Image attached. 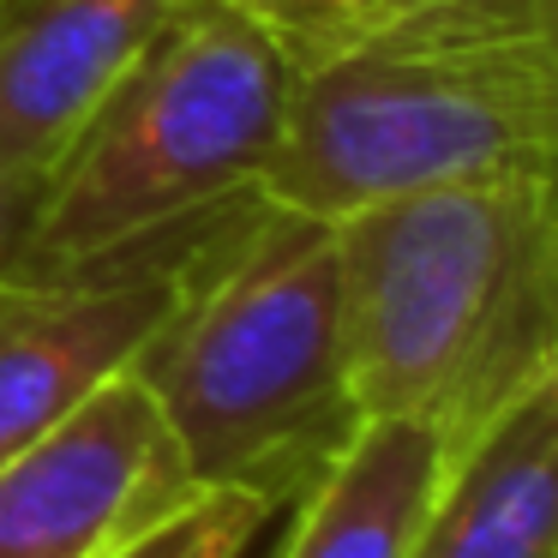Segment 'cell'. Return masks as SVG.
I'll use <instances>...</instances> for the list:
<instances>
[{
    "label": "cell",
    "mask_w": 558,
    "mask_h": 558,
    "mask_svg": "<svg viewBox=\"0 0 558 558\" xmlns=\"http://www.w3.org/2000/svg\"><path fill=\"white\" fill-rule=\"evenodd\" d=\"M361 421L433 426L462 462L558 378L553 174L462 181L337 222Z\"/></svg>",
    "instance_id": "6da1fadb"
},
{
    "label": "cell",
    "mask_w": 558,
    "mask_h": 558,
    "mask_svg": "<svg viewBox=\"0 0 558 558\" xmlns=\"http://www.w3.org/2000/svg\"><path fill=\"white\" fill-rule=\"evenodd\" d=\"M126 373L150 390L205 493L294 505L361 433L337 222L241 198L186 258Z\"/></svg>",
    "instance_id": "7a4b0ae2"
},
{
    "label": "cell",
    "mask_w": 558,
    "mask_h": 558,
    "mask_svg": "<svg viewBox=\"0 0 558 558\" xmlns=\"http://www.w3.org/2000/svg\"><path fill=\"white\" fill-rule=\"evenodd\" d=\"M553 0H433L294 73L258 198L342 222L462 181L553 174Z\"/></svg>",
    "instance_id": "3957f363"
},
{
    "label": "cell",
    "mask_w": 558,
    "mask_h": 558,
    "mask_svg": "<svg viewBox=\"0 0 558 558\" xmlns=\"http://www.w3.org/2000/svg\"><path fill=\"white\" fill-rule=\"evenodd\" d=\"M294 66L222 0H186L43 174L25 265H85L265 186ZM13 270V277H19Z\"/></svg>",
    "instance_id": "277c9868"
},
{
    "label": "cell",
    "mask_w": 558,
    "mask_h": 558,
    "mask_svg": "<svg viewBox=\"0 0 558 558\" xmlns=\"http://www.w3.org/2000/svg\"><path fill=\"white\" fill-rule=\"evenodd\" d=\"M229 210L126 253L0 277V462L138 361L186 258Z\"/></svg>",
    "instance_id": "5b68a950"
},
{
    "label": "cell",
    "mask_w": 558,
    "mask_h": 558,
    "mask_svg": "<svg viewBox=\"0 0 558 558\" xmlns=\"http://www.w3.org/2000/svg\"><path fill=\"white\" fill-rule=\"evenodd\" d=\"M198 493L150 390L121 373L0 462V558H114Z\"/></svg>",
    "instance_id": "8992f818"
},
{
    "label": "cell",
    "mask_w": 558,
    "mask_h": 558,
    "mask_svg": "<svg viewBox=\"0 0 558 558\" xmlns=\"http://www.w3.org/2000/svg\"><path fill=\"white\" fill-rule=\"evenodd\" d=\"M186 0H0V157L49 174Z\"/></svg>",
    "instance_id": "52a82bcc"
},
{
    "label": "cell",
    "mask_w": 558,
    "mask_h": 558,
    "mask_svg": "<svg viewBox=\"0 0 558 558\" xmlns=\"http://www.w3.org/2000/svg\"><path fill=\"white\" fill-rule=\"evenodd\" d=\"M402 558H558V378L462 450Z\"/></svg>",
    "instance_id": "ba28073f"
},
{
    "label": "cell",
    "mask_w": 558,
    "mask_h": 558,
    "mask_svg": "<svg viewBox=\"0 0 558 558\" xmlns=\"http://www.w3.org/2000/svg\"><path fill=\"white\" fill-rule=\"evenodd\" d=\"M457 457L433 426L361 421L342 457L294 498L277 558H402Z\"/></svg>",
    "instance_id": "9c48e42d"
},
{
    "label": "cell",
    "mask_w": 558,
    "mask_h": 558,
    "mask_svg": "<svg viewBox=\"0 0 558 558\" xmlns=\"http://www.w3.org/2000/svg\"><path fill=\"white\" fill-rule=\"evenodd\" d=\"M222 7H234L246 25H258L282 49V61L306 73V66L414 19L433 0H222Z\"/></svg>",
    "instance_id": "30bf717a"
},
{
    "label": "cell",
    "mask_w": 558,
    "mask_h": 558,
    "mask_svg": "<svg viewBox=\"0 0 558 558\" xmlns=\"http://www.w3.org/2000/svg\"><path fill=\"white\" fill-rule=\"evenodd\" d=\"M270 517L277 510L253 493H198L186 510L126 541L114 558H253Z\"/></svg>",
    "instance_id": "8fae6325"
},
{
    "label": "cell",
    "mask_w": 558,
    "mask_h": 558,
    "mask_svg": "<svg viewBox=\"0 0 558 558\" xmlns=\"http://www.w3.org/2000/svg\"><path fill=\"white\" fill-rule=\"evenodd\" d=\"M43 181L0 157V277H13L25 265V241H31V217H37Z\"/></svg>",
    "instance_id": "7c38bea8"
}]
</instances>
